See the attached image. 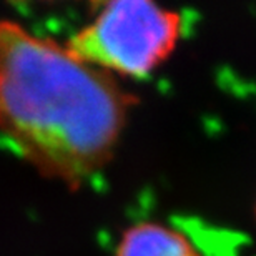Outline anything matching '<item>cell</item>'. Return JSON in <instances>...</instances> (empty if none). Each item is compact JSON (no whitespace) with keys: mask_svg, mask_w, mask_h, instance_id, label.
<instances>
[{"mask_svg":"<svg viewBox=\"0 0 256 256\" xmlns=\"http://www.w3.org/2000/svg\"><path fill=\"white\" fill-rule=\"evenodd\" d=\"M115 256H200V252L180 230L158 222H142L125 230Z\"/></svg>","mask_w":256,"mask_h":256,"instance_id":"cell-3","label":"cell"},{"mask_svg":"<svg viewBox=\"0 0 256 256\" xmlns=\"http://www.w3.org/2000/svg\"><path fill=\"white\" fill-rule=\"evenodd\" d=\"M133 104L114 75L0 18V133L40 175L80 186L100 172Z\"/></svg>","mask_w":256,"mask_h":256,"instance_id":"cell-1","label":"cell"},{"mask_svg":"<svg viewBox=\"0 0 256 256\" xmlns=\"http://www.w3.org/2000/svg\"><path fill=\"white\" fill-rule=\"evenodd\" d=\"M183 28L176 10L150 0H115L102 5L65 45L115 78H145L172 57Z\"/></svg>","mask_w":256,"mask_h":256,"instance_id":"cell-2","label":"cell"}]
</instances>
